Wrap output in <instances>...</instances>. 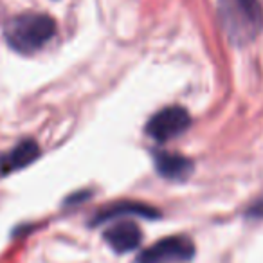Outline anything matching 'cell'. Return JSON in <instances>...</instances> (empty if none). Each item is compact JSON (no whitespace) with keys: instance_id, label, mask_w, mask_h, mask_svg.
Returning <instances> with one entry per match:
<instances>
[{"instance_id":"ba28073f","label":"cell","mask_w":263,"mask_h":263,"mask_svg":"<svg viewBox=\"0 0 263 263\" xmlns=\"http://www.w3.org/2000/svg\"><path fill=\"white\" fill-rule=\"evenodd\" d=\"M117 215H139V216H146V218H155L159 216V211L152 209L150 205L144 204H136V202H119V204L108 205L103 213H99L94 218V223H103L112 220Z\"/></svg>"},{"instance_id":"7a4b0ae2","label":"cell","mask_w":263,"mask_h":263,"mask_svg":"<svg viewBox=\"0 0 263 263\" xmlns=\"http://www.w3.org/2000/svg\"><path fill=\"white\" fill-rule=\"evenodd\" d=\"M56 34V22L44 13H22L6 24L4 36L9 47L31 54L44 47Z\"/></svg>"},{"instance_id":"5b68a950","label":"cell","mask_w":263,"mask_h":263,"mask_svg":"<svg viewBox=\"0 0 263 263\" xmlns=\"http://www.w3.org/2000/svg\"><path fill=\"white\" fill-rule=\"evenodd\" d=\"M103 236H105L106 243L110 245V249L119 252V254L136 251L143 240V233H141L139 226L132 220H121V222L114 223L112 227L105 231Z\"/></svg>"},{"instance_id":"8992f818","label":"cell","mask_w":263,"mask_h":263,"mask_svg":"<svg viewBox=\"0 0 263 263\" xmlns=\"http://www.w3.org/2000/svg\"><path fill=\"white\" fill-rule=\"evenodd\" d=\"M38 157H40V146L31 139L22 141L15 148H11L8 154L0 155V173L8 175L11 172H18V170L29 166L33 161H36Z\"/></svg>"},{"instance_id":"52a82bcc","label":"cell","mask_w":263,"mask_h":263,"mask_svg":"<svg viewBox=\"0 0 263 263\" xmlns=\"http://www.w3.org/2000/svg\"><path fill=\"white\" fill-rule=\"evenodd\" d=\"M154 162L159 175L170 180H186L193 172V162L190 159L168 152H155Z\"/></svg>"},{"instance_id":"3957f363","label":"cell","mask_w":263,"mask_h":263,"mask_svg":"<svg viewBox=\"0 0 263 263\" xmlns=\"http://www.w3.org/2000/svg\"><path fill=\"white\" fill-rule=\"evenodd\" d=\"M195 256V243L187 236H168L137 256L136 263H184Z\"/></svg>"},{"instance_id":"6da1fadb","label":"cell","mask_w":263,"mask_h":263,"mask_svg":"<svg viewBox=\"0 0 263 263\" xmlns=\"http://www.w3.org/2000/svg\"><path fill=\"white\" fill-rule=\"evenodd\" d=\"M218 20L234 45H247L261 33L263 9L259 0H218Z\"/></svg>"},{"instance_id":"277c9868","label":"cell","mask_w":263,"mask_h":263,"mask_svg":"<svg viewBox=\"0 0 263 263\" xmlns=\"http://www.w3.org/2000/svg\"><path fill=\"white\" fill-rule=\"evenodd\" d=\"M190 123V114L182 106H166L150 117L146 124V134L157 143H166L186 132Z\"/></svg>"}]
</instances>
